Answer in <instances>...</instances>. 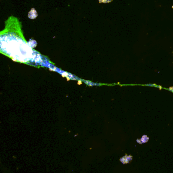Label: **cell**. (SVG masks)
<instances>
[{
	"label": "cell",
	"instance_id": "obj_1",
	"mask_svg": "<svg viewBox=\"0 0 173 173\" xmlns=\"http://www.w3.org/2000/svg\"><path fill=\"white\" fill-rule=\"evenodd\" d=\"M37 13L36 11L35 10V9H31V11L29 12L28 14V17L30 18H31V16L32 15H34L36 17L37 16Z\"/></svg>",
	"mask_w": 173,
	"mask_h": 173
}]
</instances>
